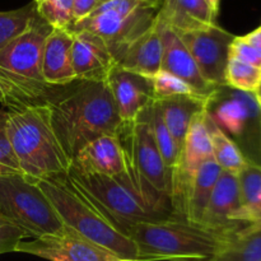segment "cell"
Instances as JSON below:
<instances>
[{
  "label": "cell",
  "instance_id": "14",
  "mask_svg": "<svg viewBox=\"0 0 261 261\" xmlns=\"http://www.w3.org/2000/svg\"><path fill=\"white\" fill-rule=\"evenodd\" d=\"M200 226L219 232H234L246 226L241 221V200L237 173L222 171Z\"/></svg>",
  "mask_w": 261,
  "mask_h": 261
},
{
  "label": "cell",
  "instance_id": "43",
  "mask_svg": "<svg viewBox=\"0 0 261 261\" xmlns=\"http://www.w3.org/2000/svg\"><path fill=\"white\" fill-rule=\"evenodd\" d=\"M260 111H261V109H260ZM260 135H261V117H260Z\"/></svg>",
  "mask_w": 261,
  "mask_h": 261
},
{
  "label": "cell",
  "instance_id": "35",
  "mask_svg": "<svg viewBox=\"0 0 261 261\" xmlns=\"http://www.w3.org/2000/svg\"><path fill=\"white\" fill-rule=\"evenodd\" d=\"M105 2H107V0H73L74 23L81 22L84 18L91 15Z\"/></svg>",
  "mask_w": 261,
  "mask_h": 261
},
{
  "label": "cell",
  "instance_id": "33",
  "mask_svg": "<svg viewBox=\"0 0 261 261\" xmlns=\"http://www.w3.org/2000/svg\"><path fill=\"white\" fill-rule=\"evenodd\" d=\"M5 119H7V111L0 117V165L20 173L19 165H18V161L15 158L14 152H13L9 139H8Z\"/></svg>",
  "mask_w": 261,
  "mask_h": 261
},
{
  "label": "cell",
  "instance_id": "20",
  "mask_svg": "<svg viewBox=\"0 0 261 261\" xmlns=\"http://www.w3.org/2000/svg\"><path fill=\"white\" fill-rule=\"evenodd\" d=\"M157 20L175 32L216 24L217 15L205 0H157Z\"/></svg>",
  "mask_w": 261,
  "mask_h": 261
},
{
  "label": "cell",
  "instance_id": "21",
  "mask_svg": "<svg viewBox=\"0 0 261 261\" xmlns=\"http://www.w3.org/2000/svg\"><path fill=\"white\" fill-rule=\"evenodd\" d=\"M214 99L216 98H206L196 94H180L155 99L162 112L165 124L167 125L178 149L181 150L182 148L184 140L194 117L208 110Z\"/></svg>",
  "mask_w": 261,
  "mask_h": 261
},
{
  "label": "cell",
  "instance_id": "15",
  "mask_svg": "<svg viewBox=\"0 0 261 261\" xmlns=\"http://www.w3.org/2000/svg\"><path fill=\"white\" fill-rule=\"evenodd\" d=\"M158 25L161 28L163 46L161 70L167 71L188 83L198 96L216 98L219 88L209 84L203 78L193 56L184 45L177 33L171 28L161 25L160 23Z\"/></svg>",
  "mask_w": 261,
  "mask_h": 261
},
{
  "label": "cell",
  "instance_id": "24",
  "mask_svg": "<svg viewBox=\"0 0 261 261\" xmlns=\"http://www.w3.org/2000/svg\"><path fill=\"white\" fill-rule=\"evenodd\" d=\"M212 261H261V222L234 231Z\"/></svg>",
  "mask_w": 261,
  "mask_h": 261
},
{
  "label": "cell",
  "instance_id": "40",
  "mask_svg": "<svg viewBox=\"0 0 261 261\" xmlns=\"http://www.w3.org/2000/svg\"><path fill=\"white\" fill-rule=\"evenodd\" d=\"M0 103L4 105V94H3L2 88H0Z\"/></svg>",
  "mask_w": 261,
  "mask_h": 261
},
{
  "label": "cell",
  "instance_id": "9",
  "mask_svg": "<svg viewBox=\"0 0 261 261\" xmlns=\"http://www.w3.org/2000/svg\"><path fill=\"white\" fill-rule=\"evenodd\" d=\"M0 214L31 239L55 233L64 227L37 181L23 173L0 176Z\"/></svg>",
  "mask_w": 261,
  "mask_h": 261
},
{
  "label": "cell",
  "instance_id": "42",
  "mask_svg": "<svg viewBox=\"0 0 261 261\" xmlns=\"http://www.w3.org/2000/svg\"><path fill=\"white\" fill-rule=\"evenodd\" d=\"M4 112H5V111H2V110H0V117L3 116V114H4Z\"/></svg>",
  "mask_w": 261,
  "mask_h": 261
},
{
  "label": "cell",
  "instance_id": "7",
  "mask_svg": "<svg viewBox=\"0 0 261 261\" xmlns=\"http://www.w3.org/2000/svg\"><path fill=\"white\" fill-rule=\"evenodd\" d=\"M38 186L65 227L120 259L139 260L137 246L109 223L66 180V175L43 178Z\"/></svg>",
  "mask_w": 261,
  "mask_h": 261
},
{
  "label": "cell",
  "instance_id": "37",
  "mask_svg": "<svg viewBox=\"0 0 261 261\" xmlns=\"http://www.w3.org/2000/svg\"><path fill=\"white\" fill-rule=\"evenodd\" d=\"M206 4L209 5V8H211L212 12L214 13V15H218V12H219V3H221V0H205Z\"/></svg>",
  "mask_w": 261,
  "mask_h": 261
},
{
  "label": "cell",
  "instance_id": "18",
  "mask_svg": "<svg viewBox=\"0 0 261 261\" xmlns=\"http://www.w3.org/2000/svg\"><path fill=\"white\" fill-rule=\"evenodd\" d=\"M73 32L53 28L43 45L42 75L53 87H65L76 81L71 63Z\"/></svg>",
  "mask_w": 261,
  "mask_h": 261
},
{
  "label": "cell",
  "instance_id": "12",
  "mask_svg": "<svg viewBox=\"0 0 261 261\" xmlns=\"http://www.w3.org/2000/svg\"><path fill=\"white\" fill-rule=\"evenodd\" d=\"M18 252L48 261H115L120 257L64 226L55 233L22 241Z\"/></svg>",
  "mask_w": 261,
  "mask_h": 261
},
{
  "label": "cell",
  "instance_id": "13",
  "mask_svg": "<svg viewBox=\"0 0 261 261\" xmlns=\"http://www.w3.org/2000/svg\"><path fill=\"white\" fill-rule=\"evenodd\" d=\"M122 125L134 122L154 99L152 79L115 66L106 79Z\"/></svg>",
  "mask_w": 261,
  "mask_h": 261
},
{
  "label": "cell",
  "instance_id": "5",
  "mask_svg": "<svg viewBox=\"0 0 261 261\" xmlns=\"http://www.w3.org/2000/svg\"><path fill=\"white\" fill-rule=\"evenodd\" d=\"M66 180L111 226L125 236L135 224L180 219L150 208L133 188L127 172L112 177L69 170Z\"/></svg>",
  "mask_w": 261,
  "mask_h": 261
},
{
  "label": "cell",
  "instance_id": "2",
  "mask_svg": "<svg viewBox=\"0 0 261 261\" xmlns=\"http://www.w3.org/2000/svg\"><path fill=\"white\" fill-rule=\"evenodd\" d=\"M53 27L38 15L27 30L0 50V88L8 110L43 105L63 87H53L42 75V51Z\"/></svg>",
  "mask_w": 261,
  "mask_h": 261
},
{
  "label": "cell",
  "instance_id": "28",
  "mask_svg": "<svg viewBox=\"0 0 261 261\" xmlns=\"http://www.w3.org/2000/svg\"><path fill=\"white\" fill-rule=\"evenodd\" d=\"M37 15L36 3H30L19 9L0 12V50L19 36Z\"/></svg>",
  "mask_w": 261,
  "mask_h": 261
},
{
  "label": "cell",
  "instance_id": "11",
  "mask_svg": "<svg viewBox=\"0 0 261 261\" xmlns=\"http://www.w3.org/2000/svg\"><path fill=\"white\" fill-rule=\"evenodd\" d=\"M176 33L191 54L203 78L217 88L226 86L229 48L236 36L217 23Z\"/></svg>",
  "mask_w": 261,
  "mask_h": 261
},
{
  "label": "cell",
  "instance_id": "25",
  "mask_svg": "<svg viewBox=\"0 0 261 261\" xmlns=\"http://www.w3.org/2000/svg\"><path fill=\"white\" fill-rule=\"evenodd\" d=\"M204 125L208 132L213 158L223 171L239 173L247 162L236 143L228 137L226 132L217 124L209 109L204 112Z\"/></svg>",
  "mask_w": 261,
  "mask_h": 261
},
{
  "label": "cell",
  "instance_id": "19",
  "mask_svg": "<svg viewBox=\"0 0 261 261\" xmlns=\"http://www.w3.org/2000/svg\"><path fill=\"white\" fill-rule=\"evenodd\" d=\"M162 36L157 20L142 36L133 41L116 58V65L152 79L161 70Z\"/></svg>",
  "mask_w": 261,
  "mask_h": 261
},
{
  "label": "cell",
  "instance_id": "17",
  "mask_svg": "<svg viewBox=\"0 0 261 261\" xmlns=\"http://www.w3.org/2000/svg\"><path fill=\"white\" fill-rule=\"evenodd\" d=\"M71 63L76 81H106L116 66V60L105 41L87 31L73 32Z\"/></svg>",
  "mask_w": 261,
  "mask_h": 261
},
{
  "label": "cell",
  "instance_id": "22",
  "mask_svg": "<svg viewBox=\"0 0 261 261\" xmlns=\"http://www.w3.org/2000/svg\"><path fill=\"white\" fill-rule=\"evenodd\" d=\"M213 119L223 130L229 134L240 137L246 130L247 124L251 119L261 116L260 106L255 94L239 92L231 98L222 102L214 112H212Z\"/></svg>",
  "mask_w": 261,
  "mask_h": 261
},
{
  "label": "cell",
  "instance_id": "30",
  "mask_svg": "<svg viewBox=\"0 0 261 261\" xmlns=\"http://www.w3.org/2000/svg\"><path fill=\"white\" fill-rule=\"evenodd\" d=\"M37 13L53 28H70L74 24L73 0H35Z\"/></svg>",
  "mask_w": 261,
  "mask_h": 261
},
{
  "label": "cell",
  "instance_id": "32",
  "mask_svg": "<svg viewBox=\"0 0 261 261\" xmlns=\"http://www.w3.org/2000/svg\"><path fill=\"white\" fill-rule=\"evenodd\" d=\"M27 234L17 224L0 214V255L17 251V247Z\"/></svg>",
  "mask_w": 261,
  "mask_h": 261
},
{
  "label": "cell",
  "instance_id": "36",
  "mask_svg": "<svg viewBox=\"0 0 261 261\" xmlns=\"http://www.w3.org/2000/svg\"><path fill=\"white\" fill-rule=\"evenodd\" d=\"M245 41L256 51L259 55H261V25L256 30H254L252 32L247 33V35L242 36Z\"/></svg>",
  "mask_w": 261,
  "mask_h": 261
},
{
  "label": "cell",
  "instance_id": "44",
  "mask_svg": "<svg viewBox=\"0 0 261 261\" xmlns=\"http://www.w3.org/2000/svg\"><path fill=\"white\" fill-rule=\"evenodd\" d=\"M204 261H212V259L211 260H204Z\"/></svg>",
  "mask_w": 261,
  "mask_h": 261
},
{
  "label": "cell",
  "instance_id": "1",
  "mask_svg": "<svg viewBox=\"0 0 261 261\" xmlns=\"http://www.w3.org/2000/svg\"><path fill=\"white\" fill-rule=\"evenodd\" d=\"M45 105L69 163L89 142L102 135H120L124 126L106 81H75Z\"/></svg>",
  "mask_w": 261,
  "mask_h": 261
},
{
  "label": "cell",
  "instance_id": "39",
  "mask_svg": "<svg viewBox=\"0 0 261 261\" xmlns=\"http://www.w3.org/2000/svg\"><path fill=\"white\" fill-rule=\"evenodd\" d=\"M255 97H256L257 103H259V106H260V109H261V87H260L259 91H257L256 93H255Z\"/></svg>",
  "mask_w": 261,
  "mask_h": 261
},
{
  "label": "cell",
  "instance_id": "10",
  "mask_svg": "<svg viewBox=\"0 0 261 261\" xmlns=\"http://www.w3.org/2000/svg\"><path fill=\"white\" fill-rule=\"evenodd\" d=\"M206 111V110H205ZM196 115L189 126L177 162L171 170L170 201L175 216L186 221L188 200L194 177L205 161L213 158L208 132L204 125V112Z\"/></svg>",
  "mask_w": 261,
  "mask_h": 261
},
{
  "label": "cell",
  "instance_id": "41",
  "mask_svg": "<svg viewBox=\"0 0 261 261\" xmlns=\"http://www.w3.org/2000/svg\"><path fill=\"white\" fill-rule=\"evenodd\" d=\"M115 261H139V260H132V259H117Z\"/></svg>",
  "mask_w": 261,
  "mask_h": 261
},
{
  "label": "cell",
  "instance_id": "31",
  "mask_svg": "<svg viewBox=\"0 0 261 261\" xmlns=\"http://www.w3.org/2000/svg\"><path fill=\"white\" fill-rule=\"evenodd\" d=\"M152 84L154 99L167 98V97L180 96V94H195V92L188 83L163 70H160L153 76Z\"/></svg>",
  "mask_w": 261,
  "mask_h": 261
},
{
  "label": "cell",
  "instance_id": "3",
  "mask_svg": "<svg viewBox=\"0 0 261 261\" xmlns=\"http://www.w3.org/2000/svg\"><path fill=\"white\" fill-rule=\"evenodd\" d=\"M5 127L20 173L36 181L68 173L70 163L56 139L45 103L8 110Z\"/></svg>",
  "mask_w": 261,
  "mask_h": 261
},
{
  "label": "cell",
  "instance_id": "6",
  "mask_svg": "<svg viewBox=\"0 0 261 261\" xmlns=\"http://www.w3.org/2000/svg\"><path fill=\"white\" fill-rule=\"evenodd\" d=\"M120 134H124L119 138L133 188L150 208L175 216L170 201L171 171L166 167L155 144L147 110L134 122L124 125Z\"/></svg>",
  "mask_w": 261,
  "mask_h": 261
},
{
  "label": "cell",
  "instance_id": "23",
  "mask_svg": "<svg viewBox=\"0 0 261 261\" xmlns=\"http://www.w3.org/2000/svg\"><path fill=\"white\" fill-rule=\"evenodd\" d=\"M222 171L223 170L219 167L214 158H209L200 166L194 177L190 194H189L186 221L195 224L201 223L204 212H205L209 199H211L214 186H216Z\"/></svg>",
  "mask_w": 261,
  "mask_h": 261
},
{
  "label": "cell",
  "instance_id": "8",
  "mask_svg": "<svg viewBox=\"0 0 261 261\" xmlns=\"http://www.w3.org/2000/svg\"><path fill=\"white\" fill-rule=\"evenodd\" d=\"M157 0H107L91 15L69 30L87 31L98 36L117 56L155 22Z\"/></svg>",
  "mask_w": 261,
  "mask_h": 261
},
{
  "label": "cell",
  "instance_id": "16",
  "mask_svg": "<svg viewBox=\"0 0 261 261\" xmlns=\"http://www.w3.org/2000/svg\"><path fill=\"white\" fill-rule=\"evenodd\" d=\"M69 170L112 177L126 173V158L119 135H102L89 142L71 160Z\"/></svg>",
  "mask_w": 261,
  "mask_h": 261
},
{
  "label": "cell",
  "instance_id": "27",
  "mask_svg": "<svg viewBox=\"0 0 261 261\" xmlns=\"http://www.w3.org/2000/svg\"><path fill=\"white\" fill-rule=\"evenodd\" d=\"M147 114L150 126H152L153 137H154L158 150H160L161 155H162L166 167L171 171L173 166L176 165V162H177L180 149H178L173 137L171 135L167 125L165 124L162 112H161V109L155 99H153V102L147 109Z\"/></svg>",
  "mask_w": 261,
  "mask_h": 261
},
{
  "label": "cell",
  "instance_id": "34",
  "mask_svg": "<svg viewBox=\"0 0 261 261\" xmlns=\"http://www.w3.org/2000/svg\"><path fill=\"white\" fill-rule=\"evenodd\" d=\"M229 58L257 66V68L261 66V55H259L244 38L237 37V36L229 48Z\"/></svg>",
  "mask_w": 261,
  "mask_h": 261
},
{
  "label": "cell",
  "instance_id": "45",
  "mask_svg": "<svg viewBox=\"0 0 261 261\" xmlns=\"http://www.w3.org/2000/svg\"><path fill=\"white\" fill-rule=\"evenodd\" d=\"M260 69H261V66H260Z\"/></svg>",
  "mask_w": 261,
  "mask_h": 261
},
{
  "label": "cell",
  "instance_id": "26",
  "mask_svg": "<svg viewBox=\"0 0 261 261\" xmlns=\"http://www.w3.org/2000/svg\"><path fill=\"white\" fill-rule=\"evenodd\" d=\"M241 200V221L244 223L261 222V166L247 160L237 173Z\"/></svg>",
  "mask_w": 261,
  "mask_h": 261
},
{
  "label": "cell",
  "instance_id": "38",
  "mask_svg": "<svg viewBox=\"0 0 261 261\" xmlns=\"http://www.w3.org/2000/svg\"><path fill=\"white\" fill-rule=\"evenodd\" d=\"M8 173H17V172H15V171H13V170H10V168L4 167V166L0 165V176L8 175ZM18 173H19V172H18Z\"/></svg>",
  "mask_w": 261,
  "mask_h": 261
},
{
  "label": "cell",
  "instance_id": "29",
  "mask_svg": "<svg viewBox=\"0 0 261 261\" xmlns=\"http://www.w3.org/2000/svg\"><path fill=\"white\" fill-rule=\"evenodd\" d=\"M226 86L244 93L255 94L261 87V69L229 58L226 70Z\"/></svg>",
  "mask_w": 261,
  "mask_h": 261
},
{
  "label": "cell",
  "instance_id": "4",
  "mask_svg": "<svg viewBox=\"0 0 261 261\" xmlns=\"http://www.w3.org/2000/svg\"><path fill=\"white\" fill-rule=\"evenodd\" d=\"M233 232H219L184 219L135 224L127 237L139 261H204L216 256Z\"/></svg>",
  "mask_w": 261,
  "mask_h": 261
}]
</instances>
